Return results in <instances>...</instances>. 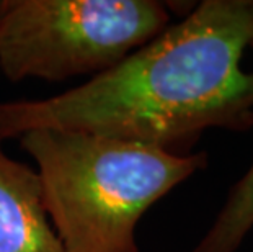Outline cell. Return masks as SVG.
I'll return each instance as SVG.
<instances>
[{"instance_id":"1","label":"cell","mask_w":253,"mask_h":252,"mask_svg":"<svg viewBox=\"0 0 253 252\" xmlns=\"http://www.w3.org/2000/svg\"><path fill=\"white\" fill-rule=\"evenodd\" d=\"M253 0H204L181 21L79 87L0 101V141L33 130L106 136L176 152L208 128L253 126Z\"/></svg>"},{"instance_id":"2","label":"cell","mask_w":253,"mask_h":252,"mask_svg":"<svg viewBox=\"0 0 253 252\" xmlns=\"http://www.w3.org/2000/svg\"><path fill=\"white\" fill-rule=\"evenodd\" d=\"M20 146L36 162L46 211L64 252H139L142 214L206 167L208 155L64 130H33Z\"/></svg>"},{"instance_id":"3","label":"cell","mask_w":253,"mask_h":252,"mask_svg":"<svg viewBox=\"0 0 253 252\" xmlns=\"http://www.w3.org/2000/svg\"><path fill=\"white\" fill-rule=\"evenodd\" d=\"M154 0H5L0 72L8 80L98 76L169 28Z\"/></svg>"},{"instance_id":"4","label":"cell","mask_w":253,"mask_h":252,"mask_svg":"<svg viewBox=\"0 0 253 252\" xmlns=\"http://www.w3.org/2000/svg\"><path fill=\"white\" fill-rule=\"evenodd\" d=\"M0 252H64L36 170L8 157L0 141Z\"/></svg>"},{"instance_id":"5","label":"cell","mask_w":253,"mask_h":252,"mask_svg":"<svg viewBox=\"0 0 253 252\" xmlns=\"http://www.w3.org/2000/svg\"><path fill=\"white\" fill-rule=\"evenodd\" d=\"M252 228L253 164L249 172L237 182L211 229L193 252H235Z\"/></svg>"},{"instance_id":"6","label":"cell","mask_w":253,"mask_h":252,"mask_svg":"<svg viewBox=\"0 0 253 252\" xmlns=\"http://www.w3.org/2000/svg\"><path fill=\"white\" fill-rule=\"evenodd\" d=\"M3 7H5V0H0V17H2V12H3Z\"/></svg>"}]
</instances>
